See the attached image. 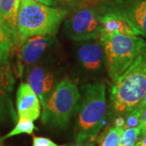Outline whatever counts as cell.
Here are the masks:
<instances>
[{
  "instance_id": "cell-1",
  "label": "cell",
  "mask_w": 146,
  "mask_h": 146,
  "mask_svg": "<svg viewBox=\"0 0 146 146\" xmlns=\"http://www.w3.org/2000/svg\"><path fill=\"white\" fill-rule=\"evenodd\" d=\"M75 127V144L91 143L99 134L107 114L106 88L100 82L86 84L78 106Z\"/></svg>"
},
{
  "instance_id": "cell-2",
  "label": "cell",
  "mask_w": 146,
  "mask_h": 146,
  "mask_svg": "<svg viewBox=\"0 0 146 146\" xmlns=\"http://www.w3.org/2000/svg\"><path fill=\"white\" fill-rule=\"evenodd\" d=\"M114 82L110 94V114L113 116L127 115L146 94V45Z\"/></svg>"
},
{
  "instance_id": "cell-3",
  "label": "cell",
  "mask_w": 146,
  "mask_h": 146,
  "mask_svg": "<svg viewBox=\"0 0 146 146\" xmlns=\"http://www.w3.org/2000/svg\"><path fill=\"white\" fill-rule=\"evenodd\" d=\"M68 11L33 0H21L17 18L18 42L40 35H55Z\"/></svg>"
},
{
  "instance_id": "cell-4",
  "label": "cell",
  "mask_w": 146,
  "mask_h": 146,
  "mask_svg": "<svg viewBox=\"0 0 146 146\" xmlns=\"http://www.w3.org/2000/svg\"><path fill=\"white\" fill-rule=\"evenodd\" d=\"M81 95L78 87L68 77L56 84L44 105L42 122L58 129L68 127L78 106Z\"/></svg>"
},
{
  "instance_id": "cell-5",
  "label": "cell",
  "mask_w": 146,
  "mask_h": 146,
  "mask_svg": "<svg viewBox=\"0 0 146 146\" xmlns=\"http://www.w3.org/2000/svg\"><path fill=\"white\" fill-rule=\"evenodd\" d=\"M98 39L104 50L106 70L113 81L128 68L146 45L145 41L136 35L115 34Z\"/></svg>"
},
{
  "instance_id": "cell-6",
  "label": "cell",
  "mask_w": 146,
  "mask_h": 146,
  "mask_svg": "<svg viewBox=\"0 0 146 146\" xmlns=\"http://www.w3.org/2000/svg\"><path fill=\"white\" fill-rule=\"evenodd\" d=\"M101 12L94 7L74 11L64 21L63 33L75 42L98 39L101 32Z\"/></svg>"
},
{
  "instance_id": "cell-7",
  "label": "cell",
  "mask_w": 146,
  "mask_h": 146,
  "mask_svg": "<svg viewBox=\"0 0 146 146\" xmlns=\"http://www.w3.org/2000/svg\"><path fill=\"white\" fill-rule=\"evenodd\" d=\"M76 46L75 58L81 72L88 76H97L106 68L104 50L100 40L81 41Z\"/></svg>"
},
{
  "instance_id": "cell-8",
  "label": "cell",
  "mask_w": 146,
  "mask_h": 146,
  "mask_svg": "<svg viewBox=\"0 0 146 146\" xmlns=\"http://www.w3.org/2000/svg\"><path fill=\"white\" fill-rule=\"evenodd\" d=\"M28 83L36 94L42 106L56 86L55 75L42 64H34L29 68Z\"/></svg>"
},
{
  "instance_id": "cell-9",
  "label": "cell",
  "mask_w": 146,
  "mask_h": 146,
  "mask_svg": "<svg viewBox=\"0 0 146 146\" xmlns=\"http://www.w3.org/2000/svg\"><path fill=\"white\" fill-rule=\"evenodd\" d=\"M54 42V35H40L28 38L21 45L20 60L22 65L30 68L37 63Z\"/></svg>"
},
{
  "instance_id": "cell-10",
  "label": "cell",
  "mask_w": 146,
  "mask_h": 146,
  "mask_svg": "<svg viewBox=\"0 0 146 146\" xmlns=\"http://www.w3.org/2000/svg\"><path fill=\"white\" fill-rule=\"evenodd\" d=\"M100 18L101 32L99 37L115 34L140 35L139 32L119 9H111L101 13Z\"/></svg>"
},
{
  "instance_id": "cell-11",
  "label": "cell",
  "mask_w": 146,
  "mask_h": 146,
  "mask_svg": "<svg viewBox=\"0 0 146 146\" xmlns=\"http://www.w3.org/2000/svg\"><path fill=\"white\" fill-rule=\"evenodd\" d=\"M16 108L19 119L36 120L41 115V102L29 83H22L16 93Z\"/></svg>"
},
{
  "instance_id": "cell-12",
  "label": "cell",
  "mask_w": 146,
  "mask_h": 146,
  "mask_svg": "<svg viewBox=\"0 0 146 146\" xmlns=\"http://www.w3.org/2000/svg\"><path fill=\"white\" fill-rule=\"evenodd\" d=\"M21 0H0V26L10 36L14 46L18 43L17 18Z\"/></svg>"
},
{
  "instance_id": "cell-13",
  "label": "cell",
  "mask_w": 146,
  "mask_h": 146,
  "mask_svg": "<svg viewBox=\"0 0 146 146\" xmlns=\"http://www.w3.org/2000/svg\"><path fill=\"white\" fill-rule=\"evenodd\" d=\"M119 10L127 18L140 35L146 37V0H136Z\"/></svg>"
},
{
  "instance_id": "cell-14",
  "label": "cell",
  "mask_w": 146,
  "mask_h": 146,
  "mask_svg": "<svg viewBox=\"0 0 146 146\" xmlns=\"http://www.w3.org/2000/svg\"><path fill=\"white\" fill-rule=\"evenodd\" d=\"M14 84L10 65L0 68V102L10 93Z\"/></svg>"
},
{
  "instance_id": "cell-15",
  "label": "cell",
  "mask_w": 146,
  "mask_h": 146,
  "mask_svg": "<svg viewBox=\"0 0 146 146\" xmlns=\"http://www.w3.org/2000/svg\"><path fill=\"white\" fill-rule=\"evenodd\" d=\"M35 129V126L33 124V121L27 119H19L16 127L11 131L9 133H7L6 136L2 137V140H5L7 138H10L11 136H17L20 134H29L30 135L33 133V130Z\"/></svg>"
},
{
  "instance_id": "cell-16",
  "label": "cell",
  "mask_w": 146,
  "mask_h": 146,
  "mask_svg": "<svg viewBox=\"0 0 146 146\" xmlns=\"http://www.w3.org/2000/svg\"><path fill=\"white\" fill-rule=\"evenodd\" d=\"M123 130V127L116 126L110 128L102 142L101 146H119Z\"/></svg>"
},
{
  "instance_id": "cell-17",
  "label": "cell",
  "mask_w": 146,
  "mask_h": 146,
  "mask_svg": "<svg viewBox=\"0 0 146 146\" xmlns=\"http://www.w3.org/2000/svg\"><path fill=\"white\" fill-rule=\"evenodd\" d=\"M141 135V126L124 128L119 146H134Z\"/></svg>"
},
{
  "instance_id": "cell-18",
  "label": "cell",
  "mask_w": 146,
  "mask_h": 146,
  "mask_svg": "<svg viewBox=\"0 0 146 146\" xmlns=\"http://www.w3.org/2000/svg\"><path fill=\"white\" fill-rule=\"evenodd\" d=\"M14 44L11 41L10 36L0 26V57L8 59L11 50Z\"/></svg>"
},
{
  "instance_id": "cell-19",
  "label": "cell",
  "mask_w": 146,
  "mask_h": 146,
  "mask_svg": "<svg viewBox=\"0 0 146 146\" xmlns=\"http://www.w3.org/2000/svg\"><path fill=\"white\" fill-rule=\"evenodd\" d=\"M142 112L143 110L139 106H136L134 109L131 110L130 112H128L126 116L124 128L140 127L141 123Z\"/></svg>"
},
{
  "instance_id": "cell-20",
  "label": "cell",
  "mask_w": 146,
  "mask_h": 146,
  "mask_svg": "<svg viewBox=\"0 0 146 146\" xmlns=\"http://www.w3.org/2000/svg\"><path fill=\"white\" fill-rule=\"evenodd\" d=\"M33 146H67L59 145L53 142L50 139L42 136H34L33 139Z\"/></svg>"
},
{
  "instance_id": "cell-21",
  "label": "cell",
  "mask_w": 146,
  "mask_h": 146,
  "mask_svg": "<svg viewBox=\"0 0 146 146\" xmlns=\"http://www.w3.org/2000/svg\"><path fill=\"white\" fill-rule=\"evenodd\" d=\"M146 136V108L142 112V117H141V135L140 137L143 138Z\"/></svg>"
},
{
  "instance_id": "cell-22",
  "label": "cell",
  "mask_w": 146,
  "mask_h": 146,
  "mask_svg": "<svg viewBox=\"0 0 146 146\" xmlns=\"http://www.w3.org/2000/svg\"><path fill=\"white\" fill-rule=\"evenodd\" d=\"M35 2H38L41 3L42 4H45L46 6H50V7H55L58 4V0H33Z\"/></svg>"
},
{
  "instance_id": "cell-23",
  "label": "cell",
  "mask_w": 146,
  "mask_h": 146,
  "mask_svg": "<svg viewBox=\"0 0 146 146\" xmlns=\"http://www.w3.org/2000/svg\"><path fill=\"white\" fill-rule=\"evenodd\" d=\"M124 124H125V119H123L121 115L118 116L115 120V126L116 127H121L124 128Z\"/></svg>"
},
{
  "instance_id": "cell-24",
  "label": "cell",
  "mask_w": 146,
  "mask_h": 146,
  "mask_svg": "<svg viewBox=\"0 0 146 146\" xmlns=\"http://www.w3.org/2000/svg\"><path fill=\"white\" fill-rule=\"evenodd\" d=\"M58 1L65 3L67 5H73L78 2H89V1H93V0H58Z\"/></svg>"
},
{
  "instance_id": "cell-25",
  "label": "cell",
  "mask_w": 146,
  "mask_h": 146,
  "mask_svg": "<svg viewBox=\"0 0 146 146\" xmlns=\"http://www.w3.org/2000/svg\"><path fill=\"white\" fill-rule=\"evenodd\" d=\"M137 106H139L142 110H144L146 108V94L145 95V97L143 98V99L141 100V102L139 103V105H138Z\"/></svg>"
},
{
  "instance_id": "cell-26",
  "label": "cell",
  "mask_w": 146,
  "mask_h": 146,
  "mask_svg": "<svg viewBox=\"0 0 146 146\" xmlns=\"http://www.w3.org/2000/svg\"><path fill=\"white\" fill-rule=\"evenodd\" d=\"M134 146H146V136L141 138L139 141H137Z\"/></svg>"
},
{
  "instance_id": "cell-27",
  "label": "cell",
  "mask_w": 146,
  "mask_h": 146,
  "mask_svg": "<svg viewBox=\"0 0 146 146\" xmlns=\"http://www.w3.org/2000/svg\"><path fill=\"white\" fill-rule=\"evenodd\" d=\"M8 59H5L3 58L0 57V68H3V67H5L7 65H8Z\"/></svg>"
},
{
  "instance_id": "cell-28",
  "label": "cell",
  "mask_w": 146,
  "mask_h": 146,
  "mask_svg": "<svg viewBox=\"0 0 146 146\" xmlns=\"http://www.w3.org/2000/svg\"><path fill=\"white\" fill-rule=\"evenodd\" d=\"M78 146H93V144L92 143H87V144H84V145H81Z\"/></svg>"
},
{
  "instance_id": "cell-29",
  "label": "cell",
  "mask_w": 146,
  "mask_h": 146,
  "mask_svg": "<svg viewBox=\"0 0 146 146\" xmlns=\"http://www.w3.org/2000/svg\"><path fill=\"white\" fill-rule=\"evenodd\" d=\"M0 146H3V140H2V138H0Z\"/></svg>"
}]
</instances>
